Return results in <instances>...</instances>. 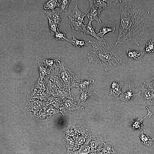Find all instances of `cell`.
I'll return each mask as SVG.
<instances>
[{
    "instance_id": "obj_25",
    "label": "cell",
    "mask_w": 154,
    "mask_h": 154,
    "mask_svg": "<svg viewBox=\"0 0 154 154\" xmlns=\"http://www.w3.org/2000/svg\"><path fill=\"white\" fill-rule=\"evenodd\" d=\"M71 0H62L59 3L60 10L63 12H66Z\"/></svg>"
},
{
    "instance_id": "obj_7",
    "label": "cell",
    "mask_w": 154,
    "mask_h": 154,
    "mask_svg": "<svg viewBox=\"0 0 154 154\" xmlns=\"http://www.w3.org/2000/svg\"><path fill=\"white\" fill-rule=\"evenodd\" d=\"M107 141V140L106 138L93 133L87 144L90 147L92 152L96 151L98 147Z\"/></svg>"
},
{
    "instance_id": "obj_9",
    "label": "cell",
    "mask_w": 154,
    "mask_h": 154,
    "mask_svg": "<svg viewBox=\"0 0 154 154\" xmlns=\"http://www.w3.org/2000/svg\"><path fill=\"white\" fill-rule=\"evenodd\" d=\"M89 3L103 10L110 9L117 3L118 0H89Z\"/></svg>"
},
{
    "instance_id": "obj_11",
    "label": "cell",
    "mask_w": 154,
    "mask_h": 154,
    "mask_svg": "<svg viewBox=\"0 0 154 154\" xmlns=\"http://www.w3.org/2000/svg\"><path fill=\"white\" fill-rule=\"evenodd\" d=\"M69 23L73 32L79 33L82 32L84 33L86 27V25L85 22L79 21L70 19H69Z\"/></svg>"
},
{
    "instance_id": "obj_19",
    "label": "cell",
    "mask_w": 154,
    "mask_h": 154,
    "mask_svg": "<svg viewBox=\"0 0 154 154\" xmlns=\"http://www.w3.org/2000/svg\"><path fill=\"white\" fill-rule=\"evenodd\" d=\"M68 41L72 44L74 47L78 49L81 47L87 46L89 43L85 40L76 39L74 36L73 37L72 39H68Z\"/></svg>"
},
{
    "instance_id": "obj_3",
    "label": "cell",
    "mask_w": 154,
    "mask_h": 154,
    "mask_svg": "<svg viewBox=\"0 0 154 154\" xmlns=\"http://www.w3.org/2000/svg\"><path fill=\"white\" fill-rule=\"evenodd\" d=\"M66 130L65 145L69 150H73L80 138L90 130L88 127L81 123L70 126Z\"/></svg>"
},
{
    "instance_id": "obj_26",
    "label": "cell",
    "mask_w": 154,
    "mask_h": 154,
    "mask_svg": "<svg viewBox=\"0 0 154 154\" xmlns=\"http://www.w3.org/2000/svg\"><path fill=\"white\" fill-rule=\"evenodd\" d=\"M91 151L90 147L86 144L81 147L78 151L80 154H89L91 152Z\"/></svg>"
},
{
    "instance_id": "obj_4",
    "label": "cell",
    "mask_w": 154,
    "mask_h": 154,
    "mask_svg": "<svg viewBox=\"0 0 154 154\" xmlns=\"http://www.w3.org/2000/svg\"><path fill=\"white\" fill-rule=\"evenodd\" d=\"M84 107L80 104L77 97H70L65 102L63 112L66 115H73L83 110Z\"/></svg>"
},
{
    "instance_id": "obj_17",
    "label": "cell",
    "mask_w": 154,
    "mask_h": 154,
    "mask_svg": "<svg viewBox=\"0 0 154 154\" xmlns=\"http://www.w3.org/2000/svg\"><path fill=\"white\" fill-rule=\"evenodd\" d=\"M91 23L92 22L89 20L88 23L86 25V29L84 34L94 37L99 41H105L103 38H100L96 33L95 31V27L92 25Z\"/></svg>"
},
{
    "instance_id": "obj_1",
    "label": "cell",
    "mask_w": 154,
    "mask_h": 154,
    "mask_svg": "<svg viewBox=\"0 0 154 154\" xmlns=\"http://www.w3.org/2000/svg\"><path fill=\"white\" fill-rule=\"evenodd\" d=\"M118 3L120 21L115 46L118 43H135L139 46L137 39L144 33L150 12L143 10L131 1L118 0Z\"/></svg>"
},
{
    "instance_id": "obj_23",
    "label": "cell",
    "mask_w": 154,
    "mask_h": 154,
    "mask_svg": "<svg viewBox=\"0 0 154 154\" xmlns=\"http://www.w3.org/2000/svg\"><path fill=\"white\" fill-rule=\"evenodd\" d=\"M66 33L65 31L62 32L59 30V29L53 35L54 38L56 40H66L68 41V39L66 37Z\"/></svg>"
},
{
    "instance_id": "obj_21",
    "label": "cell",
    "mask_w": 154,
    "mask_h": 154,
    "mask_svg": "<svg viewBox=\"0 0 154 154\" xmlns=\"http://www.w3.org/2000/svg\"><path fill=\"white\" fill-rule=\"evenodd\" d=\"M145 53L150 54L154 52V38H151L146 43L143 51Z\"/></svg>"
},
{
    "instance_id": "obj_15",
    "label": "cell",
    "mask_w": 154,
    "mask_h": 154,
    "mask_svg": "<svg viewBox=\"0 0 154 154\" xmlns=\"http://www.w3.org/2000/svg\"><path fill=\"white\" fill-rule=\"evenodd\" d=\"M126 54L129 61L139 60L142 58L145 54L143 52L133 49L127 50Z\"/></svg>"
},
{
    "instance_id": "obj_24",
    "label": "cell",
    "mask_w": 154,
    "mask_h": 154,
    "mask_svg": "<svg viewBox=\"0 0 154 154\" xmlns=\"http://www.w3.org/2000/svg\"><path fill=\"white\" fill-rule=\"evenodd\" d=\"M48 20L49 29L51 36H53L54 34L58 29L54 22L49 18L47 17Z\"/></svg>"
},
{
    "instance_id": "obj_20",
    "label": "cell",
    "mask_w": 154,
    "mask_h": 154,
    "mask_svg": "<svg viewBox=\"0 0 154 154\" xmlns=\"http://www.w3.org/2000/svg\"><path fill=\"white\" fill-rule=\"evenodd\" d=\"M57 7H59V3L57 0H49L46 2L43 5L44 9L47 10H54Z\"/></svg>"
},
{
    "instance_id": "obj_28",
    "label": "cell",
    "mask_w": 154,
    "mask_h": 154,
    "mask_svg": "<svg viewBox=\"0 0 154 154\" xmlns=\"http://www.w3.org/2000/svg\"><path fill=\"white\" fill-rule=\"evenodd\" d=\"M65 154H80L78 151H75L73 150H68Z\"/></svg>"
},
{
    "instance_id": "obj_2",
    "label": "cell",
    "mask_w": 154,
    "mask_h": 154,
    "mask_svg": "<svg viewBox=\"0 0 154 154\" xmlns=\"http://www.w3.org/2000/svg\"><path fill=\"white\" fill-rule=\"evenodd\" d=\"M92 48L88 53L89 62L98 65L106 71L123 66L132 67L126 64L125 61L116 52L114 45L112 46L103 42L89 40L88 42Z\"/></svg>"
},
{
    "instance_id": "obj_27",
    "label": "cell",
    "mask_w": 154,
    "mask_h": 154,
    "mask_svg": "<svg viewBox=\"0 0 154 154\" xmlns=\"http://www.w3.org/2000/svg\"><path fill=\"white\" fill-rule=\"evenodd\" d=\"M143 82L146 85L148 88L154 90V80L148 83H146L144 81Z\"/></svg>"
},
{
    "instance_id": "obj_10",
    "label": "cell",
    "mask_w": 154,
    "mask_h": 154,
    "mask_svg": "<svg viewBox=\"0 0 154 154\" xmlns=\"http://www.w3.org/2000/svg\"><path fill=\"white\" fill-rule=\"evenodd\" d=\"M44 12L47 17L52 20L58 28L61 21L63 17L64 12L60 10L57 11L53 10L51 12L44 11Z\"/></svg>"
},
{
    "instance_id": "obj_5",
    "label": "cell",
    "mask_w": 154,
    "mask_h": 154,
    "mask_svg": "<svg viewBox=\"0 0 154 154\" xmlns=\"http://www.w3.org/2000/svg\"><path fill=\"white\" fill-rule=\"evenodd\" d=\"M145 84L143 82V85L139 87H135L138 89L139 92L141 94L144 102L149 106L154 105V90L149 88L145 87Z\"/></svg>"
},
{
    "instance_id": "obj_18",
    "label": "cell",
    "mask_w": 154,
    "mask_h": 154,
    "mask_svg": "<svg viewBox=\"0 0 154 154\" xmlns=\"http://www.w3.org/2000/svg\"><path fill=\"white\" fill-rule=\"evenodd\" d=\"M135 135L139 137L141 143L144 146L149 147L153 144L154 138H152L148 135L144 134L143 131H142L139 135L136 134Z\"/></svg>"
},
{
    "instance_id": "obj_12",
    "label": "cell",
    "mask_w": 154,
    "mask_h": 154,
    "mask_svg": "<svg viewBox=\"0 0 154 154\" xmlns=\"http://www.w3.org/2000/svg\"><path fill=\"white\" fill-rule=\"evenodd\" d=\"M143 119L141 115L136 119H130L129 123V130L133 131L139 130L142 131L143 129L146 127L142 124Z\"/></svg>"
},
{
    "instance_id": "obj_13",
    "label": "cell",
    "mask_w": 154,
    "mask_h": 154,
    "mask_svg": "<svg viewBox=\"0 0 154 154\" xmlns=\"http://www.w3.org/2000/svg\"><path fill=\"white\" fill-rule=\"evenodd\" d=\"M68 16L69 19L85 22L84 19L86 16V14L81 11L79 9L77 5H76L72 9L71 12L68 15Z\"/></svg>"
},
{
    "instance_id": "obj_29",
    "label": "cell",
    "mask_w": 154,
    "mask_h": 154,
    "mask_svg": "<svg viewBox=\"0 0 154 154\" xmlns=\"http://www.w3.org/2000/svg\"><path fill=\"white\" fill-rule=\"evenodd\" d=\"M146 108H147V111H148V114H147V115L145 116V117H143L144 119L146 117L148 116H149V117H150L151 116L153 115V114H154V113L152 112L149 109V108H148V107L147 106L146 107Z\"/></svg>"
},
{
    "instance_id": "obj_8",
    "label": "cell",
    "mask_w": 154,
    "mask_h": 154,
    "mask_svg": "<svg viewBox=\"0 0 154 154\" xmlns=\"http://www.w3.org/2000/svg\"><path fill=\"white\" fill-rule=\"evenodd\" d=\"M124 83V82L117 81H113L111 82L110 83L109 95L117 98H118L122 93L121 90Z\"/></svg>"
},
{
    "instance_id": "obj_14",
    "label": "cell",
    "mask_w": 154,
    "mask_h": 154,
    "mask_svg": "<svg viewBox=\"0 0 154 154\" xmlns=\"http://www.w3.org/2000/svg\"><path fill=\"white\" fill-rule=\"evenodd\" d=\"M129 90L124 93H122L117 99V100L127 102L132 100L135 96L140 94L139 92L137 93H135L131 90L130 84H129Z\"/></svg>"
},
{
    "instance_id": "obj_22",
    "label": "cell",
    "mask_w": 154,
    "mask_h": 154,
    "mask_svg": "<svg viewBox=\"0 0 154 154\" xmlns=\"http://www.w3.org/2000/svg\"><path fill=\"white\" fill-rule=\"evenodd\" d=\"M116 28L114 27H108L104 25L100 29L97 35L100 38H103L104 35L108 32H112L113 34Z\"/></svg>"
},
{
    "instance_id": "obj_6",
    "label": "cell",
    "mask_w": 154,
    "mask_h": 154,
    "mask_svg": "<svg viewBox=\"0 0 154 154\" xmlns=\"http://www.w3.org/2000/svg\"><path fill=\"white\" fill-rule=\"evenodd\" d=\"M102 10V9L90 3L89 8L86 14V17L92 22L93 21H95L98 23H101V21L99 19L98 17Z\"/></svg>"
},
{
    "instance_id": "obj_16",
    "label": "cell",
    "mask_w": 154,
    "mask_h": 154,
    "mask_svg": "<svg viewBox=\"0 0 154 154\" xmlns=\"http://www.w3.org/2000/svg\"><path fill=\"white\" fill-rule=\"evenodd\" d=\"M95 92V91L89 92L82 91L76 97L80 104L85 107L88 103L90 97Z\"/></svg>"
}]
</instances>
